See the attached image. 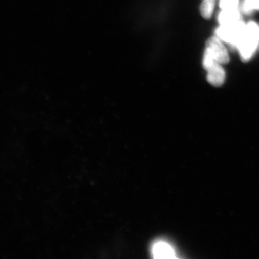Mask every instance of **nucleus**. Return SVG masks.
Returning <instances> with one entry per match:
<instances>
[{
    "label": "nucleus",
    "mask_w": 259,
    "mask_h": 259,
    "mask_svg": "<svg viewBox=\"0 0 259 259\" xmlns=\"http://www.w3.org/2000/svg\"><path fill=\"white\" fill-rule=\"evenodd\" d=\"M258 39L259 26L253 21L248 22L236 47L244 62H247L254 56L258 47Z\"/></svg>",
    "instance_id": "nucleus-1"
},
{
    "label": "nucleus",
    "mask_w": 259,
    "mask_h": 259,
    "mask_svg": "<svg viewBox=\"0 0 259 259\" xmlns=\"http://www.w3.org/2000/svg\"><path fill=\"white\" fill-rule=\"evenodd\" d=\"M246 24L241 20L235 23L220 25L215 30V35L220 40L236 48V45L245 30Z\"/></svg>",
    "instance_id": "nucleus-2"
},
{
    "label": "nucleus",
    "mask_w": 259,
    "mask_h": 259,
    "mask_svg": "<svg viewBox=\"0 0 259 259\" xmlns=\"http://www.w3.org/2000/svg\"><path fill=\"white\" fill-rule=\"evenodd\" d=\"M203 66L207 72V80L214 87H220L225 82L226 73L222 64H220L205 51L203 59Z\"/></svg>",
    "instance_id": "nucleus-3"
},
{
    "label": "nucleus",
    "mask_w": 259,
    "mask_h": 259,
    "mask_svg": "<svg viewBox=\"0 0 259 259\" xmlns=\"http://www.w3.org/2000/svg\"><path fill=\"white\" fill-rule=\"evenodd\" d=\"M223 41L215 35L206 41L205 52L208 53L217 62L226 64L229 62V56Z\"/></svg>",
    "instance_id": "nucleus-4"
},
{
    "label": "nucleus",
    "mask_w": 259,
    "mask_h": 259,
    "mask_svg": "<svg viewBox=\"0 0 259 259\" xmlns=\"http://www.w3.org/2000/svg\"><path fill=\"white\" fill-rule=\"evenodd\" d=\"M151 254L155 258H175L177 253L172 245L164 241L155 242L151 248Z\"/></svg>",
    "instance_id": "nucleus-5"
},
{
    "label": "nucleus",
    "mask_w": 259,
    "mask_h": 259,
    "mask_svg": "<svg viewBox=\"0 0 259 259\" xmlns=\"http://www.w3.org/2000/svg\"><path fill=\"white\" fill-rule=\"evenodd\" d=\"M241 20V14L238 9L222 10L218 16L220 25L235 23Z\"/></svg>",
    "instance_id": "nucleus-6"
},
{
    "label": "nucleus",
    "mask_w": 259,
    "mask_h": 259,
    "mask_svg": "<svg viewBox=\"0 0 259 259\" xmlns=\"http://www.w3.org/2000/svg\"><path fill=\"white\" fill-rule=\"evenodd\" d=\"M215 0H203L200 7V12L203 18L209 19L212 17L214 10Z\"/></svg>",
    "instance_id": "nucleus-7"
},
{
    "label": "nucleus",
    "mask_w": 259,
    "mask_h": 259,
    "mask_svg": "<svg viewBox=\"0 0 259 259\" xmlns=\"http://www.w3.org/2000/svg\"><path fill=\"white\" fill-rule=\"evenodd\" d=\"M259 11V0H244L242 11L245 14L250 15L254 11Z\"/></svg>",
    "instance_id": "nucleus-8"
},
{
    "label": "nucleus",
    "mask_w": 259,
    "mask_h": 259,
    "mask_svg": "<svg viewBox=\"0 0 259 259\" xmlns=\"http://www.w3.org/2000/svg\"><path fill=\"white\" fill-rule=\"evenodd\" d=\"M219 5L222 10L238 9L239 0H220Z\"/></svg>",
    "instance_id": "nucleus-9"
},
{
    "label": "nucleus",
    "mask_w": 259,
    "mask_h": 259,
    "mask_svg": "<svg viewBox=\"0 0 259 259\" xmlns=\"http://www.w3.org/2000/svg\"><path fill=\"white\" fill-rule=\"evenodd\" d=\"M258 47H259V39H258Z\"/></svg>",
    "instance_id": "nucleus-10"
}]
</instances>
